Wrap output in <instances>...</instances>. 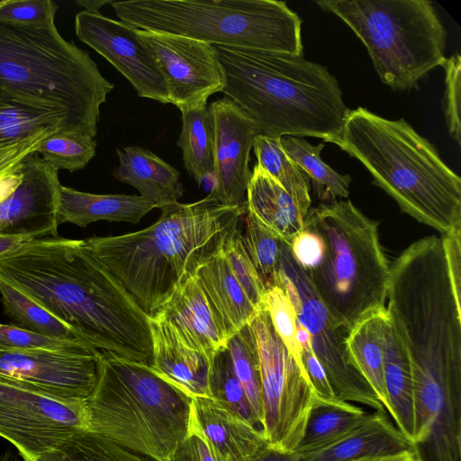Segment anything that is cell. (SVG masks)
I'll return each instance as SVG.
<instances>
[{"mask_svg": "<svg viewBox=\"0 0 461 461\" xmlns=\"http://www.w3.org/2000/svg\"><path fill=\"white\" fill-rule=\"evenodd\" d=\"M113 1L111 0H79L77 5L85 7L86 11L99 12V9L105 5H112Z\"/></svg>", "mask_w": 461, "mask_h": 461, "instance_id": "cell-52", "label": "cell"}, {"mask_svg": "<svg viewBox=\"0 0 461 461\" xmlns=\"http://www.w3.org/2000/svg\"><path fill=\"white\" fill-rule=\"evenodd\" d=\"M191 420L217 461H249L267 441L261 429L210 397H194Z\"/></svg>", "mask_w": 461, "mask_h": 461, "instance_id": "cell-19", "label": "cell"}, {"mask_svg": "<svg viewBox=\"0 0 461 461\" xmlns=\"http://www.w3.org/2000/svg\"><path fill=\"white\" fill-rule=\"evenodd\" d=\"M209 388L210 398L251 425L261 429L260 421L235 375L226 347L218 350L212 360Z\"/></svg>", "mask_w": 461, "mask_h": 461, "instance_id": "cell-37", "label": "cell"}, {"mask_svg": "<svg viewBox=\"0 0 461 461\" xmlns=\"http://www.w3.org/2000/svg\"><path fill=\"white\" fill-rule=\"evenodd\" d=\"M221 252L251 303L257 310L261 309L264 306L266 289L244 246L240 220L225 238Z\"/></svg>", "mask_w": 461, "mask_h": 461, "instance_id": "cell-39", "label": "cell"}, {"mask_svg": "<svg viewBox=\"0 0 461 461\" xmlns=\"http://www.w3.org/2000/svg\"><path fill=\"white\" fill-rule=\"evenodd\" d=\"M35 461H157L92 430L79 431Z\"/></svg>", "mask_w": 461, "mask_h": 461, "instance_id": "cell-33", "label": "cell"}, {"mask_svg": "<svg viewBox=\"0 0 461 461\" xmlns=\"http://www.w3.org/2000/svg\"><path fill=\"white\" fill-rule=\"evenodd\" d=\"M0 294L5 313L17 326L48 337L86 342L68 325L1 279Z\"/></svg>", "mask_w": 461, "mask_h": 461, "instance_id": "cell-34", "label": "cell"}, {"mask_svg": "<svg viewBox=\"0 0 461 461\" xmlns=\"http://www.w3.org/2000/svg\"><path fill=\"white\" fill-rule=\"evenodd\" d=\"M89 429L86 402L67 401L0 375V437L23 461H35Z\"/></svg>", "mask_w": 461, "mask_h": 461, "instance_id": "cell-12", "label": "cell"}, {"mask_svg": "<svg viewBox=\"0 0 461 461\" xmlns=\"http://www.w3.org/2000/svg\"><path fill=\"white\" fill-rule=\"evenodd\" d=\"M156 208L141 195L95 194L61 185L59 202V221L86 227L98 221L138 223Z\"/></svg>", "mask_w": 461, "mask_h": 461, "instance_id": "cell-23", "label": "cell"}, {"mask_svg": "<svg viewBox=\"0 0 461 461\" xmlns=\"http://www.w3.org/2000/svg\"><path fill=\"white\" fill-rule=\"evenodd\" d=\"M280 145L290 159L310 177L321 203L348 198L352 178L349 175L336 172L321 158L324 143L313 146L300 137L283 136Z\"/></svg>", "mask_w": 461, "mask_h": 461, "instance_id": "cell-31", "label": "cell"}, {"mask_svg": "<svg viewBox=\"0 0 461 461\" xmlns=\"http://www.w3.org/2000/svg\"><path fill=\"white\" fill-rule=\"evenodd\" d=\"M53 134H42L9 147L0 153V176L18 167L24 158L36 151L41 142Z\"/></svg>", "mask_w": 461, "mask_h": 461, "instance_id": "cell-48", "label": "cell"}, {"mask_svg": "<svg viewBox=\"0 0 461 461\" xmlns=\"http://www.w3.org/2000/svg\"><path fill=\"white\" fill-rule=\"evenodd\" d=\"M58 8L51 0L0 1V21L22 25L53 23Z\"/></svg>", "mask_w": 461, "mask_h": 461, "instance_id": "cell-42", "label": "cell"}, {"mask_svg": "<svg viewBox=\"0 0 461 461\" xmlns=\"http://www.w3.org/2000/svg\"><path fill=\"white\" fill-rule=\"evenodd\" d=\"M442 67L446 74L443 110L448 132L457 144L460 145L461 58L459 54L456 53L447 59Z\"/></svg>", "mask_w": 461, "mask_h": 461, "instance_id": "cell-43", "label": "cell"}, {"mask_svg": "<svg viewBox=\"0 0 461 461\" xmlns=\"http://www.w3.org/2000/svg\"><path fill=\"white\" fill-rule=\"evenodd\" d=\"M196 276L228 339L251 322L258 310L234 277L221 251L200 267Z\"/></svg>", "mask_w": 461, "mask_h": 461, "instance_id": "cell-24", "label": "cell"}, {"mask_svg": "<svg viewBox=\"0 0 461 461\" xmlns=\"http://www.w3.org/2000/svg\"><path fill=\"white\" fill-rule=\"evenodd\" d=\"M152 337L151 369L191 396L211 397L210 357L185 346L169 324L149 318Z\"/></svg>", "mask_w": 461, "mask_h": 461, "instance_id": "cell-20", "label": "cell"}, {"mask_svg": "<svg viewBox=\"0 0 461 461\" xmlns=\"http://www.w3.org/2000/svg\"><path fill=\"white\" fill-rule=\"evenodd\" d=\"M214 131L216 185L208 194L221 204L247 207L250 151L260 134L256 122L227 96L209 104Z\"/></svg>", "mask_w": 461, "mask_h": 461, "instance_id": "cell-16", "label": "cell"}, {"mask_svg": "<svg viewBox=\"0 0 461 461\" xmlns=\"http://www.w3.org/2000/svg\"><path fill=\"white\" fill-rule=\"evenodd\" d=\"M56 351L90 354L100 352L88 343L48 337L17 325L0 323V351Z\"/></svg>", "mask_w": 461, "mask_h": 461, "instance_id": "cell-40", "label": "cell"}, {"mask_svg": "<svg viewBox=\"0 0 461 461\" xmlns=\"http://www.w3.org/2000/svg\"><path fill=\"white\" fill-rule=\"evenodd\" d=\"M386 308L359 321L346 339L347 351L355 367L370 384L387 410L384 385V323Z\"/></svg>", "mask_w": 461, "mask_h": 461, "instance_id": "cell-29", "label": "cell"}, {"mask_svg": "<svg viewBox=\"0 0 461 461\" xmlns=\"http://www.w3.org/2000/svg\"><path fill=\"white\" fill-rule=\"evenodd\" d=\"M59 171L36 152L0 176V235L59 237Z\"/></svg>", "mask_w": 461, "mask_h": 461, "instance_id": "cell-13", "label": "cell"}, {"mask_svg": "<svg viewBox=\"0 0 461 461\" xmlns=\"http://www.w3.org/2000/svg\"><path fill=\"white\" fill-rule=\"evenodd\" d=\"M152 318L169 324L185 346L211 359L229 339L196 275L184 282Z\"/></svg>", "mask_w": 461, "mask_h": 461, "instance_id": "cell-18", "label": "cell"}, {"mask_svg": "<svg viewBox=\"0 0 461 461\" xmlns=\"http://www.w3.org/2000/svg\"><path fill=\"white\" fill-rule=\"evenodd\" d=\"M111 5L120 21L138 30L303 56L302 20L285 1L131 0Z\"/></svg>", "mask_w": 461, "mask_h": 461, "instance_id": "cell-8", "label": "cell"}, {"mask_svg": "<svg viewBox=\"0 0 461 461\" xmlns=\"http://www.w3.org/2000/svg\"><path fill=\"white\" fill-rule=\"evenodd\" d=\"M290 300L298 321L310 335L312 350L323 366L336 396L386 411L375 393L352 364L347 351L348 331L339 327L315 292L306 272L283 243L278 282Z\"/></svg>", "mask_w": 461, "mask_h": 461, "instance_id": "cell-11", "label": "cell"}, {"mask_svg": "<svg viewBox=\"0 0 461 461\" xmlns=\"http://www.w3.org/2000/svg\"><path fill=\"white\" fill-rule=\"evenodd\" d=\"M443 249L450 282L458 301L461 285V232L442 235Z\"/></svg>", "mask_w": 461, "mask_h": 461, "instance_id": "cell-47", "label": "cell"}, {"mask_svg": "<svg viewBox=\"0 0 461 461\" xmlns=\"http://www.w3.org/2000/svg\"><path fill=\"white\" fill-rule=\"evenodd\" d=\"M99 355L0 351V375L56 398L86 402L96 384Z\"/></svg>", "mask_w": 461, "mask_h": 461, "instance_id": "cell-17", "label": "cell"}, {"mask_svg": "<svg viewBox=\"0 0 461 461\" xmlns=\"http://www.w3.org/2000/svg\"><path fill=\"white\" fill-rule=\"evenodd\" d=\"M332 143L357 159L403 212L442 235L461 232V178L403 118L349 109Z\"/></svg>", "mask_w": 461, "mask_h": 461, "instance_id": "cell-4", "label": "cell"}, {"mask_svg": "<svg viewBox=\"0 0 461 461\" xmlns=\"http://www.w3.org/2000/svg\"><path fill=\"white\" fill-rule=\"evenodd\" d=\"M300 455L276 446L266 444L249 461H299Z\"/></svg>", "mask_w": 461, "mask_h": 461, "instance_id": "cell-49", "label": "cell"}, {"mask_svg": "<svg viewBox=\"0 0 461 461\" xmlns=\"http://www.w3.org/2000/svg\"><path fill=\"white\" fill-rule=\"evenodd\" d=\"M36 152L52 168L74 172L86 167L96 152L94 138L56 133L44 139Z\"/></svg>", "mask_w": 461, "mask_h": 461, "instance_id": "cell-38", "label": "cell"}, {"mask_svg": "<svg viewBox=\"0 0 461 461\" xmlns=\"http://www.w3.org/2000/svg\"><path fill=\"white\" fill-rule=\"evenodd\" d=\"M296 330L302 363L316 397L322 400L339 399L331 387L323 366L312 350L308 331L298 320L296 322Z\"/></svg>", "mask_w": 461, "mask_h": 461, "instance_id": "cell-44", "label": "cell"}, {"mask_svg": "<svg viewBox=\"0 0 461 461\" xmlns=\"http://www.w3.org/2000/svg\"><path fill=\"white\" fill-rule=\"evenodd\" d=\"M177 146L187 173L210 194L215 187L214 131L209 105L185 110Z\"/></svg>", "mask_w": 461, "mask_h": 461, "instance_id": "cell-28", "label": "cell"}, {"mask_svg": "<svg viewBox=\"0 0 461 461\" xmlns=\"http://www.w3.org/2000/svg\"><path fill=\"white\" fill-rule=\"evenodd\" d=\"M247 211L288 246L304 229V217L295 201L258 164L247 189Z\"/></svg>", "mask_w": 461, "mask_h": 461, "instance_id": "cell-25", "label": "cell"}, {"mask_svg": "<svg viewBox=\"0 0 461 461\" xmlns=\"http://www.w3.org/2000/svg\"><path fill=\"white\" fill-rule=\"evenodd\" d=\"M59 132L68 133L64 119L57 113L0 98V153L26 140Z\"/></svg>", "mask_w": 461, "mask_h": 461, "instance_id": "cell-30", "label": "cell"}, {"mask_svg": "<svg viewBox=\"0 0 461 461\" xmlns=\"http://www.w3.org/2000/svg\"><path fill=\"white\" fill-rule=\"evenodd\" d=\"M0 279L100 352L150 366L149 317L85 240L33 239L0 257Z\"/></svg>", "mask_w": 461, "mask_h": 461, "instance_id": "cell-1", "label": "cell"}, {"mask_svg": "<svg viewBox=\"0 0 461 461\" xmlns=\"http://www.w3.org/2000/svg\"><path fill=\"white\" fill-rule=\"evenodd\" d=\"M235 375L242 384L250 405L262 424L259 358L250 323L242 327L226 344Z\"/></svg>", "mask_w": 461, "mask_h": 461, "instance_id": "cell-36", "label": "cell"}, {"mask_svg": "<svg viewBox=\"0 0 461 461\" xmlns=\"http://www.w3.org/2000/svg\"><path fill=\"white\" fill-rule=\"evenodd\" d=\"M160 209L158 221L143 230L85 240L149 318L221 251L228 233L247 212V207L227 206L209 194Z\"/></svg>", "mask_w": 461, "mask_h": 461, "instance_id": "cell-2", "label": "cell"}, {"mask_svg": "<svg viewBox=\"0 0 461 461\" xmlns=\"http://www.w3.org/2000/svg\"><path fill=\"white\" fill-rule=\"evenodd\" d=\"M114 85L89 54L65 40L55 23L0 21V98L51 111L68 133L95 138L100 106Z\"/></svg>", "mask_w": 461, "mask_h": 461, "instance_id": "cell-5", "label": "cell"}, {"mask_svg": "<svg viewBox=\"0 0 461 461\" xmlns=\"http://www.w3.org/2000/svg\"><path fill=\"white\" fill-rule=\"evenodd\" d=\"M212 46L224 75V96L248 113L260 134L325 142L339 136L349 109L327 68L299 55Z\"/></svg>", "mask_w": 461, "mask_h": 461, "instance_id": "cell-3", "label": "cell"}, {"mask_svg": "<svg viewBox=\"0 0 461 461\" xmlns=\"http://www.w3.org/2000/svg\"><path fill=\"white\" fill-rule=\"evenodd\" d=\"M31 240L24 237L0 235V257L18 249Z\"/></svg>", "mask_w": 461, "mask_h": 461, "instance_id": "cell-50", "label": "cell"}, {"mask_svg": "<svg viewBox=\"0 0 461 461\" xmlns=\"http://www.w3.org/2000/svg\"><path fill=\"white\" fill-rule=\"evenodd\" d=\"M116 153L119 165L113 177L135 187L156 208L177 203L183 196L180 172L149 149L128 146Z\"/></svg>", "mask_w": 461, "mask_h": 461, "instance_id": "cell-22", "label": "cell"}, {"mask_svg": "<svg viewBox=\"0 0 461 461\" xmlns=\"http://www.w3.org/2000/svg\"><path fill=\"white\" fill-rule=\"evenodd\" d=\"M363 42L380 79L393 90L418 88L442 67L447 32L428 0H321Z\"/></svg>", "mask_w": 461, "mask_h": 461, "instance_id": "cell-9", "label": "cell"}, {"mask_svg": "<svg viewBox=\"0 0 461 461\" xmlns=\"http://www.w3.org/2000/svg\"><path fill=\"white\" fill-rule=\"evenodd\" d=\"M351 461H419V458L415 451V448H412L393 456L380 457H366Z\"/></svg>", "mask_w": 461, "mask_h": 461, "instance_id": "cell-51", "label": "cell"}, {"mask_svg": "<svg viewBox=\"0 0 461 461\" xmlns=\"http://www.w3.org/2000/svg\"><path fill=\"white\" fill-rule=\"evenodd\" d=\"M193 398L150 366L100 352L86 401L89 430L157 461H168L186 437Z\"/></svg>", "mask_w": 461, "mask_h": 461, "instance_id": "cell-6", "label": "cell"}, {"mask_svg": "<svg viewBox=\"0 0 461 461\" xmlns=\"http://www.w3.org/2000/svg\"><path fill=\"white\" fill-rule=\"evenodd\" d=\"M168 461H217L212 455L204 437L190 420L186 437L177 446Z\"/></svg>", "mask_w": 461, "mask_h": 461, "instance_id": "cell-46", "label": "cell"}, {"mask_svg": "<svg viewBox=\"0 0 461 461\" xmlns=\"http://www.w3.org/2000/svg\"><path fill=\"white\" fill-rule=\"evenodd\" d=\"M258 165L276 180L295 201L305 218L311 208L310 177L285 154L280 138L258 134L253 145Z\"/></svg>", "mask_w": 461, "mask_h": 461, "instance_id": "cell-32", "label": "cell"}, {"mask_svg": "<svg viewBox=\"0 0 461 461\" xmlns=\"http://www.w3.org/2000/svg\"><path fill=\"white\" fill-rule=\"evenodd\" d=\"M369 414L349 402L315 397L294 452L301 456L334 443L359 426Z\"/></svg>", "mask_w": 461, "mask_h": 461, "instance_id": "cell-27", "label": "cell"}, {"mask_svg": "<svg viewBox=\"0 0 461 461\" xmlns=\"http://www.w3.org/2000/svg\"><path fill=\"white\" fill-rule=\"evenodd\" d=\"M264 307L277 335L291 355L303 366L296 338L297 317L290 300L280 286L276 285L266 291Z\"/></svg>", "mask_w": 461, "mask_h": 461, "instance_id": "cell-41", "label": "cell"}, {"mask_svg": "<svg viewBox=\"0 0 461 461\" xmlns=\"http://www.w3.org/2000/svg\"><path fill=\"white\" fill-rule=\"evenodd\" d=\"M75 32L122 74L139 96L169 104L163 76L135 28L83 10L75 16Z\"/></svg>", "mask_w": 461, "mask_h": 461, "instance_id": "cell-15", "label": "cell"}, {"mask_svg": "<svg viewBox=\"0 0 461 461\" xmlns=\"http://www.w3.org/2000/svg\"><path fill=\"white\" fill-rule=\"evenodd\" d=\"M414 448L393 424L386 411H375L334 443L300 456L299 461H351L393 456Z\"/></svg>", "mask_w": 461, "mask_h": 461, "instance_id": "cell-21", "label": "cell"}, {"mask_svg": "<svg viewBox=\"0 0 461 461\" xmlns=\"http://www.w3.org/2000/svg\"><path fill=\"white\" fill-rule=\"evenodd\" d=\"M137 30L163 76L169 104L181 112L207 105L225 79L212 45L171 33Z\"/></svg>", "mask_w": 461, "mask_h": 461, "instance_id": "cell-14", "label": "cell"}, {"mask_svg": "<svg viewBox=\"0 0 461 461\" xmlns=\"http://www.w3.org/2000/svg\"><path fill=\"white\" fill-rule=\"evenodd\" d=\"M240 228L244 246L266 291L277 285L284 241L249 211L240 219Z\"/></svg>", "mask_w": 461, "mask_h": 461, "instance_id": "cell-35", "label": "cell"}, {"mask_svg": "<svg viewBox=\"0 0 461 461\" xmlns=\"http://www.w3.org/2000/svg\"><path fill=\"white\" fill-rule=\"evenodd\" d=\"M289 247L294 258L306 272L320 264L325 252V243L321 236L308 228L298 233Z\"/></svg>", "mask_w": 461, "mask_h": 461, "instance_id": "cell-45", "label": "cell"}, {"mask_svg": "<svg viewBox=\"0 0 461 461\" xmlns=\"http://www.w3.org/2000/svg\"><path fill=\"white\" fill-rule=\"evenodd\" d=\"M384 385L387 411L399 431L412 444L415 431L413 380L406 349L388 314L384 323ZM413 446V445H412Z\"/></svg>", "mask_w": 461, "mask_h": 461, "instance_id": "cell-26", "label": "cell"}, {"mask_svg": "<svg viewBox=\"0 0 461 461\" xmlns=\"http://www.w3.org/2000/svg\"><path fill=\"white\" fill-rule=\"evenodd\" d=\"M378 225L342 199L321 203L304 218V228L318 232L325 243L320 264L305 272L333 321L348 332L385 309L390 264Z\"/></svg>", "mask_w": 461, "mask_h": 461, "instance_id": "cell-7", "label": "cell"}, {"mask_svg": "<svg viewBox=\"0 0 461 461\" xmlns=\"http://www.w3.org/2000/svg\"><path fill=\"white\" fill-rule=\"evenodd\" d=\"M258 347L262 402L261 430L268 444L294 451L316 397L303 368L259 309L250 322Z\"/></svg>", "mask_w": 461, "mask_h": 461, "instance_id": "cell-10", "label": "cell"}]
</instances>
